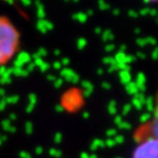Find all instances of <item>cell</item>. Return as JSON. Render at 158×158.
Masks as SVG:
<instances>
[{"label": "cell", "instance_id": "6da1fadb", "mask_svg": "<svg viewBox=\"0 0 158 158\" xmlns=\"http://www.w3.org/2000/svg\"><path fill=\"white\" fill-rule=\"evenodd\" d=\"M19 32L4 18H0V66L14 56L19 46Z\"/></svg>", "mask_w": 158, "mask_h": 158}, {"label": "cell", "instance_id": "7a4b0ae2", "mask_svg": "<svg viewBox=\"0 0 158 158\" xmlns=\"http://www.w3.org/2000/svg\"><path fill=\"white\" fill-rule=\"evenodd\" d=\"M157 140L148 138L138 145L132 153V158H157Z\"/></svg>", "mask_w": 158, "mask_h": 158}, {"label": "cell", "instance_id": "3957f363", "mask_svg": "<svg viewBox=\"0 0 158 158\" xmlns=\"http://www.w3.org/2000/svg\"><path fill=\"white\" fill-rule=\"evenodd\" d=\"M30 62H32V56H31L29 52H19L14 61V67L23 68L25 65H28Z\"/></svg>", "mask_w": 158, "mask_h": 158}, {"label": "cell", "instance_id": "277c9868", "mask_svg": "<svg viewBox=\"0 0 158 158\" xmlns=\"http://www.w3.org/2000/svg\"><path fill=\"white\" fill-rule=\"evenodd\" d=\"M61 76L65 79V80H67L69 82H72V83H77L79 81V76L78 74H76L75 72L72 70V69L68 68V67H65L64 69H61Z\"/></svg>", "mask_w": 158, "mask_h": 158}, {"label": "cell", "instance_id": "5b68a950", "mask_svg": "<svg viewBox=\"0 0 158 158\" xmlns=\"http://www.w3.org/2000/svg\"><path fill=\"white\" fill-rule=\"evenodd\" d=\"M36 28L39 32L46 33L47 31L53 29V25H52V23H50L49 21L43 19V20H38V22H37V24H36Z\"/></svg>", "mask_w": 158, "mask_h": 158}, {"label": "cell", "instance_id": "8992f818", "mask_svg": "<svg viewBox=\"0 0 158 158\" xmlns=\"http://www.w3.org/2000/svg\"><path fill=\"white\" fill-rule=\"evenodd\" d=\"M64 101H65V104L68 103V105L73 104V106H76V103L80 102V99H79V94H78L77 91L71 90V91H69V93L66 94V96L64 98Z\"/></svg>", "mask_w": 158, "mask_h": 158}, {"label": "cell", "instance_id": "52a82bcc", "mask_svg": "<svg viewBox=\"0 0 158 158\" xmlns=\"http://www.w3.org/2000/svg\"><path fill=\"white\" fill-rule=\"evenodd\" d=\"M145 83H146V77H145L144 73H139L137 76V81H135V85H137L138 89L145 90Z\"/></svg>", "mask_w": 158, "mask_h": 158}, {"label": "cell", "instance_id": "ba28073f", "mask_svg": "<svg viewBox=\"0 0 158 158\" xmlns=\"http://www.w3.org/2000/svg\"><path fill=\"white\" fill-rule=\"evenodd\" d=\"M11 74H14L15 76H17V77H27L28 75H29V72L24 68L14 67V68H11Z\"/></svg>", "mask_w": 158, "mask_h": 158}, {"label": "cell", "instance_id": "9c48e42d", "mask_svg": "<svg viewBox=\"0 0 158 158\" xmlns=\"http://www.w3.org/2000/svg\"><path fill=\"white\" fill-rule=\"evenodd\" d=\"M119 78H120V81L122 82L123 84H127L131 82V73H129V71H120L119 72Z\"/></svg>", "mask_w": 158, "mask_h": 158}, {"label": "cell", "instance_id": "30bf717a", "mask_svg": "<svg viewBox=\"0 0 158 158\" xmlns=\"http://www.w3.org/2000/svg\"><path fill=\"white\" fill-rule=\"evenodd\" d=\"M10 75H11V68L6 70V72L4 74L0 77V83L1 84H7V83H10L11 82V78H10Z\"/></svg>", "mask_w": 158, "mask_h": 158}, {"label": "cell", "instance_id": "8fae6325", "mask_svg": "<svg viewBox=\"0 0 158 158\" xmlns=\"http://www.w3.org/2000/svg\"><path fill=\"white\" fill-rule=\"evenodd\" d=\"M101 36H102V40L105 41V42H109V41H112L114 39V34L112 33V31L110 29L103 31L102 34H101Z\"/></svg>", "mask_w": 158, "mask_h": 158}, {"label": "cell", "instance_id": "7c38bea8", "mask_svg": "<svg viewBox=\"0 0 158 158\" xmlns=\"http://www.w3.org/2000/svg\"><path fill=\"white\" fill-rule=\"evenodd\" d=\"M73 20L79 22V23H85V22L87 21V15L85 14V12H82V11H79V12H76V14L73 15Z\"/></svg>", "mask_w": 158, "mask_h": 158}, {"label": "cell", "instance_id": "4fadbf2b", "mask_svg": "<svg viewBox=\"0 0 158 158\" xmlns=\"http://www.w3.org/2000/svg\"><path fill=\"white\" fill-rule=\"evenodd\" d=\"M125 88H126V90H127V93L131 94H137L139 91L137 85H135V83H134V82H129V83H127L125 85Z\"/></svg>", "mask_w": 158, "mask_h": 158}, {"label": "cell", "instance_id": "5bb4252c", "mask_svg": "<svg viewBox=\"0 0 158 158\" xmlns=\"http://www.w3.org/2000/svg\"><path fill=\"white\" fill-rule=\"evenodd\" d=\"M125 56H126L125 52H118L115 55V56H113V58H114V60L116 61V63H117V64H124Z\"/></svg>", "mask_w": 158, "mask_h": 158}, {"label": "cell", "instance_id": "9a60e30c", "mask_svg": "<svg viewBox=\"0 0 158 158\" xmlns=\"http://www.w3.org/2000/svg\"><path fill=\"white\" fill-rule=\"evenodd\" d=\"M82 87L86 89V90L84 91L85 96H89V94L91 93V90H93V84H91L89 81L85 80V81L82 82Z\"/></svg>", "mask_w": 158, "mask_h": 158}, {"label": "cell", "instance_id": "2e32d148", "mask_svg": "<svg viewBox=\"0 0 158 158\" xmlns=\"http://www.w3.org/2000/svg\"><path fill=\"white\" fill-rule=\"evenodd\" d=\"M46 55H47V50L45 48H43V47H41V48H39L38 50H37V52H35L33 56H32V59H34V58L43 59V56H45Z\"/></svg>", "mask_w": 158, "mask_h": 158}, {"label": "cell", "instance_id": "e0dca14e", "mask_svg": "<svg viewBox=\"0 0 158 158\" xmlns=\"http://www.w3.org/2000/svg\"><path fill=\"white\" fill-rule=\"evenodd\" d=\"M98 5H99V8L101 9V10H103V11L109 10V9H110V4H109V3H107L105 0H99Z\"/></svg>", "mask_w": 158, "mask_h": 158}, {"label": "cell", "instance_id": "ac0fdd59", "mask_svg": "<svg viewBox=\"0 0 158 158\" xmlns=\"http://www.w3.org/2000/svg\"><path fill=\"white\" fill-rule=\"evenodd\" d=\"M86 44H87V41H86V39L85 38H79L78 40H77V42H76V46H77V48L78 49H80V50H82V49H84L85 48V46H86Z\"/></svg>", "mask_w": 158, "mask_h": 158}, {"label": "cell", "instance_id": "d6986e66", "mask_svg": "<svg viewBox=\"0 0 158 158\" xmlns=\"http://www.w3.org/2000/svg\"><path fill=\"white\" fill-rule=\"evenodd\" d=\"M103 63L106 65H109V66H114V65H117V63L114 60L113 56H106V58L103 59Z\"/></svg>", "mask_w": 158, "mask_h": 158}, {"label": "cell", "instance_id": "ffe728a7", "mask_svg": "<svg viewBox=\"0 0 158 158\" xmlns=\"http://www.w3.org/2000/svg\"><path fill=\"white\" fill-rule=\"evenodd\" d=\"M45 9H44V6L42 7H38L37 8V17H38L39 20H43L45 18Z\"/></svg>", "mask_w": 158, "mask_h": 158}, {"label": "cell", "instance_id": "44dd1931", "mask_svg": "<svg viewBox=\"0 0 158 158\" xmlns=\"http://www.w3.org/2000/svg\"><path fill=\"white\" fill-rule=\"evenodd\" d=\"M135 61V56H131V55H126V56H125L124 64L129 65V64H131V63H134Z\"/></svg>", "mask_w": 158, "mask_h": 158}, {"label": "cell", "instance_id": "7402d4cb", "mask_svg": "<svg viewBox=\"0 0 158 158\" xmlns=\"http://www.w3.org/2000/svg\"><path fill=\"white\" fill-rule=\"evenodd\" d=\"M135 42H137L138 45L141 47H144L147 45V40H146V38H143V37H139Z\"/></svg>", "mask_w": 158, "mask_h": 158}, {"label": "cell", "instance_id": "603a6c76", "mask_svg": "<svg viewBox=\"0 0 158 158\" xmlns=\"http://www.w3.org/2000/svg\"><path fill=\"white\" fill-rule=\"evenodd\" d=\"M39 69H40V71L41 72H46L48 69L50 68V65L48 64V63H46L45 61H44L42 64L40 65V67H38Z\"/></svg>", "mask_w": 158, "mask_h": 158}, {"label": "cell", "instance_id": "cb8c5ba5", "mask_svg": "<svg viewBox=\"0 0 158 158\" xmlns=\"http://www.w3.org/2000/svg\"><path fill=\"white\" fill-rule=\"evenodd\" d=\"M114 49H115V44H113V43L106 44V46H105V50H106L107 52H112Z\"/></svg>", "mask_w": 158, "mask_h": 158}, {"label": "cell", "instance_id": "d4e9b609", "mask_svg": "<svg viewBox=\"0 0 158 158\" xmlns=\"http://www.w3.org/2000/svg\"><path fill=\"white\" fill-rule=\"evenodd\" d=\"M147 40V44H150V45H156V40L154 37L150 36V37H146Z\"/></svg>", "mask_w": 158, "mask_h": 158}, {"label": "cell", "instance_id": "484cf974", "mask_svg": "<svg viewBox=\"0 0 158 158\" xmlns=\"http://www.w3.org/2000/svg\"><path fill=\"white\" fill-rule=\"evenodd\" d=\"M52 68L55 69V70H61V69H62V64H61V62H60V61H56V62H53V64H52Z\"/></svg>", "mask_w": 158, "mask_h": 158}, {"label": "cell", "instance_id": "4316f807", "mask_svg": "<svg viewBox=\"0 0 158 158\" xmlns=\"http://www.w3.org/2000/svg\"><path fill=\"white\" fill-rule=\"evenodd\" d=\"M128 17L131 18V19H137L139 17V14L138 11L135 10H132V9H131V10L128 11Z\"/></svg>", "mask_w": 158, "mask_h": 158}, {"label": "cell", "instance_id": "83f0119b", "mask_svg": "<svg viewBox=\"0 0 158 158\" xmlns=\"http://www.w3.org/2000/svg\"><path fill=\"white\" fill-rule=\"evenodd\" d=\"M35 67H36L35 64H34L33 62H30L29 64L27 65V69H26V70L30 73V72H32V71L34 70V69H35Z\"/></svg>", "mask_w": 158, "mask_h": 158}, {"label": "cell", "instance_id": "f1b7e54d", "mask_svg": "<svg viewBox=\"0 0 158 158\" xmlns=\"http://www.w3.org/2000/svg\"><path fill=\"white\" fill-rule=\"evenodd\" d=\"M63 82H64L63 78H56L55 80V86L56 87H61L63 85Z\"/></svg>", "mask_w": 158, "mask_h": 158}, {"label": "cell", "instance_id": "f546056e", "mask_svg": "<svg viewBox=\"0 0 158 158\" xmlns=\"http://www.w3.org/2000/svg\"><path fill=\"white\" fill-rule=\"evenodd\" d=\"M149 9H150V8H148V7L142 8L141 10L138 12V14H139V15H149Z\"/></svg>", "mask_w": 158, "mask_h": 158}, {"label": "cell", "instance_id": "4dcf8cb0", "mask_svg": "<svg viewBox=\"0 0 158 158\" xmlns=\"http://www.w3.org/2000/svg\"><path fill=\"white\" fill-rule=\"evenodd\" d=\"M61 62V64L62 66H65V67H68V65L70 64V59H68V58H64L62 60V61H60Z\"/></svg>", "mask_w": 158, "mask_h": 158}, {"label": "cell", "instance_id": "1f68e13d", "mask_svg": "<svg viewBox=\"0 0 158 158\" xmlns=\"http://www.w3.org/2000/svg\"><path fill=\"white\" fill-rule=\"evenodd\" d=\"M20 1H21V3L24 6H30L31 3H32V1H31V0H20Z\"/></svg>", "mask_w": 158, "mask_h": 158}, {"label": "cell", "instance_id": "d6a6232c", "mask_svg": "<svg viewBox=\"0 0 158 158\" xmlns=\"http://www.w3.org/2000/svg\"><path fill=\"white\" fill-rule=\"evenodd\" d=\"M132 102H134V105H135V107H137V108H141L142 103L137 99V98H135V99H134V101H132Z\"/></svg>", "mask_w": 158, "mask_h": 158}, {"label": "cell", "instance_id": "836d02e7", "mask_svg": "<svg viewBox=\"0 0 158 158\" xmlns=\"http://www.w3.org/2000/svg\"><path fill=\"white\" fill-rule=\"evenodd\" d=\"M6 70H7V68H6L4 65L0 66V77H1L2 75L5 73V72H6Z\"/></svg>", "mask_w": 158, "mask_h": 158}, {"label": "cell", "instance_id": "e575fe53", "mask_svg": "<svg viewBox=\"0 0 158 158\" xmlns=\"http://www.w3.org/2000/svg\"><path fill=\"white\" fill-rule=\"evenodd\" d=\"M116 70H118L117 69V65H114V66H109L108 68V72H110V73H112V72H114Z\"/></svg>", "mask_w": 158, "mask_h": 158}, {"label": "cell", "instance_id": "d590c367", "mask_svg": "<svg viewBox=\"0 0 158 158\" xmlns=\"http://www.w3.org/2000/svg\"><path fill=\"white\" fill-rule=\"evenodd\" d=\"M157 53H158V49L155 48L152 52V60H153V61H156V60H157Z\"/></svg>", "mask_w": 158, "mask_h": 158}, {"label": "cell", "instance_id": "8d00e7d4", "mask_svg": "<svg viewBox=\"0 0 158 158\" xmlns=\"http://www.w3.org/2000/svg\"><path fill=\"white\" fill-rule=\"evenodd\" d=\"M102 32H103V30H102V28H101V27H97L96 29H94V33H96L97 35H101Z\"/></svg>", "mask_w": 158, "mask_h": 158}, {"label": "cell", "instance_id": "74e56055", "mask_svg": "<svg viewBox=\"0 0 158 158\" xmlns=\"http://www.w3.org/2000/svg\"><path fill=\"white\" fill-rule=\"evenodd\" d=\"M156 14H157V11H156L155 8H150L149 9V15H153V17H155Z\"/></svg>", "mask_w": 158, "mask_h": 158}, {"label": "cell", "instance_id": "f35d334b", "mask_svg": "<svg viewBox=\"0 0 158 158\" xmlns=\"http://www.w3.org/2000/svg\"><path fill=\"white\" fill-rule=\"evenodd\" d=\"M137 56L138 58H140V59H146V55H145L144 52H139L138 53H137Z\"/></svg>", "mask_w": 158, "mask_h": 158}, {"label": "cell", "instance_id": "ab89813d", "mask_svg": "<svg viewBox=\"0 0 158 158\" xmlns=\"http://www.w3.org/2000/svg\"><path fill=\"white\" fill-rule=\"evenodd\" d=\"M109 109H110V112L111 113H114L115 112V107H114V102H112L111 104L109 105Z\"/></svg>", "mask_w": 158, "mask_h": 158}, {"label": "cell", "instance_id": "60d3db41", "mask_svg": "<svg viewBox=\"0 0 158 158\" xmlns=\"http://www.w3.org/2000/svg\"><path fill=\"white\" fill-rule=\"evenodd\" d=\"M35 6H36V8H38V7H42V6H44V5H43V3L40 1V0H36Z\"/></svg>", "mask_w": 158, "mask_h": 158}, {"label": "cell", "instance_id": "b9f144b4", "mask_svg": "<svg viewBox=\"0 0 158 158\" xmlns=\"http://www.w3.org/2000/svg\"><path fill=\"white\" fill-rule=\"evenodd\" d=\"M126 48H127V46H126L125 44H122V45L120 46V48H119V52H126Z\"/></svg>", "mask_w": 158, "mask_h": 158}, {"label": "cell", "instance_id": "7bdbcfd3", "mask_svg": "<svg viewBox=\"0 0 158 158\" xmlns=\"http://www.w3.org/2000/svg\"><path fill=\"white\" fill-rule=\"evenodd\" d=\"M18 100V97H11V98H8L7 99V102L8 103H15V101Z\"/></svg>", "mask_w": 158, "mask_h": 158}, {"label": "cell", "instance_id": "ee69618b", "mask_svg": "<svg viewBox=\"0 0 158 158\" xmlns=\"http://www.w3.org/2000/svg\"><path fill=\"white\" fill-rule=\"evenodd\" d=\"M47 79L50 80V81H55L56 79V77L55 76V75H48V76H47Z\"/></svg>", "mask_w": 158, "mask_h": 158}, {"label": "cell", "instance_id": "f6af8a7d", "mask_svg": "<svg viewBox=\"0 0 158 158\" xmlns=\"http://www.w3.org/2000/svg\"><path fill=\"white\" fill-rule=\"evenodd\" d=\"M110 83H108V82H103V87L104 88H110Z\"/></svg>", "mask_w": 158, "mask_h": 158}, {"label": "cell", "instance_id": "bcb514c9", "mask_svg": "<svg viewBox=\"0 0 158 158\" xmlns=\"http://www.w3.org/2000/svg\"><path fill=\"white\" fill-rule=\"evenodd\" d=\"M120 14V10L118 8H116V9H114V10H113V15H118Z\"/></svg>", "mask_w": 158, "mask_h": 158}, {"label": "cell", "instance_id": "7dc6e473", "mask_svg": "<svg viewBox=\"0 0 158 158\" xmlns=\"http://www.w3.org/2000/svg\"><path fill=\"white\" fill-rule=\"evenodd\" d=\"M4 1L6 2V3H8V4H14V2H15V0H4Z\"/></svg>", "mask_w": 158, "mask_h": 158}, {"label": "cell", "instance_id": "c3c4849f", "mask_svg": "<svg viewBox=\"0 0 158 158\" xmlns=\"http://www.w3.org/2000/svg\"><path fill=\"white\" fill-rule=\"evenodd\" d=\"M86 15H87V17H88V15H94V10H91V9H89V10H88V11L86 12Z\"/></svg>", "mask_w": 158, "mask_h": 158}, {"label": "cell", "instance_id": "681fc988", "mask_svg": "<svg viewBox=\"0 0 158 158\" xmlns=\"http://www.w3.org/2000/svg\"><path fill=\"white\" fill-rule=\"evenodd\" d=\"M55 55L56 56H60V55H61V50H60V49H56L55 50Z\"/></svg>", "mask_w": 158, "mask_h": 158}, {"label": "cell", "instance_id": "f907efd6", "mask_svg": "<svg viewBox=\"0 0 158 158\" xmlns=\"http://www.w3.org/2000/svg\"><path fill=\"white\" fill-rule=\"evenodd\" d=\"M156 0H144L145 3H150V2H155Z\"/></svg>", "mask_w": 158, "mask_h": 158}, {"label": "cell", "instance_id": "816d5d0a", "mask_svg": "<svg viewBox=\"0 0 158 158\" xmlns=\"http://www.w3.org/2000/svg\"><path fill=\"white\" fill-rule=\"evenodd\" d=\"M140 32H141V30L139 29V28H137V29L135 30V34H139V33H140Z\"/></svg>", "mask_w": 158, "mask_h": 158}, {"label": "cell", "instance_id": "f5cc1de1", "mask_svg": "<svg viewBox=\"0 0 158 158\" xmlns=\"http://www.w3.org/2000/svg\"><path fill=\"white\" fill-rule=\"evenodd\" d=\"M98 74H103V70H102V69H99V70H98Z\"/></svg>", "mask_w": 158, "mask_h": 158}, {"label": "cell", "instance_id": "db71d44e", "mask_svg": "<svg viewBox=\"0 0 158 158\" xmlns=\"http://www.w3.org/2000/svg\"><path fill=\"white\" fill-rule=\"evenodd\" d=\"M0 94H4V90L1 89V88H0Z\"/></svg>", "mask_w": 158, "mask_h": 158}, {"label": "cell", "instance_id": "11a10c76", "mask_svg": "<svg viewBox=\"0 0 158 158\" xmlns=\"http://www.w3.org/2000/svg\"><path fill=\"white\" fill-rule=\"evenodd\" d=\"M74 1H76V2H77V1H78V0H74Z\"/></svg>", "mask_w": 158, "mask_h": 158}]
</instances>
